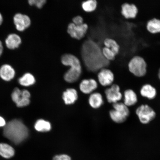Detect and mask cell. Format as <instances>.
Returning <instances> with one entry per match:
<instances>
[{
    "label": "cell",
    "instance_id": "603a6c76",
    "mask_svg": "<svg viewBox=\"0 0 160 160\" xmlns=\"http://www.w3.org/2000/svg\"><path fill=\"white\" fill-rule=\"evenodd\" d=\"M105 47L111 50L117 56L119 54L120 51V46L116 40L112 38H106L104 41Z\"/></svg>",
    "mask_w": 160,
    "mask_h": 160
},
{
    "label": "cell",
    "instance_id": "2e32d148",
    "mask_svg": "<svg viewBox=\"0 0 160 160\" xmlns=\"http://www.w3.org/2000/svg\"><path fill=\"white\" fill-rule=\"evenodd\" d=\"M146 28L152 35L160 33V19L153 18L149 20L146 23Z\"/></svg>",
    "mask_w": 160,
    "mask_h": 160
},
{
    "label": "cell",
    "instance_id": "52a82bcc",
    "mask_svg": "<svg viewBox=\"0 0 160 160\" xmlns=\"http://www.w3.org/2000/svg\"><path fill=\"white\" fill-rule=\"evenodd\" d=\"M13 22L17 31L23 32L30 27L31 18L28 16L21 13H17L14 16Z\"/></svg>",
    "mask_w": 160,
    "mask_h": 160
},
{
    "label": "cell",
    "instance_id": "484cf974",
    "mask_svg": "<svg viewBox=\"0 0 160 160\" xmlns=\"http://www.w3.org/2000/svg\"><path fill=\"white\" fill-rule=\"evenodd\" d=\"M47 1L45 0H29L28 1L30 5L35 6L38 8L41 9L45 4Z\"/></svg>",
    "mask_w": 160,
    "mask_h": 160
},
{
    "label": "cell",
    "instance_id": "6da1fadb",
    "mask_svg": "<svg viewBox=\"0 0 160 160\" xmlns=\"http://www.w3.org/2000/svg\"><path fill=\"white\" fill-rule=\"evenodd\" d=\"M4 136L12 142L19 144L27 139L29 130L21 120L13 119L9 121L4 128Z\"/></svg>",
    "mask_w": 160,
    "mask_h": 160
},
{
    "label": "cell",
    "instance_id": "f546056e",
    "mask_svg": "<svg viewBox=\"0 0 160 160\" xmlns=\"http://www.w3.org/2000/svg\"><path fill=\"white\" fill-rule=\"evenodd\" d=\"M3 51V47L2 43L1 41H0V57L2 54Z\"/></svg>",
    "mask_w": 160,
    "mask_h": 160
},
{
    "label": "cell",
    "instance_id": "7402d4cb",
    "mask_svg": "<svg viewBox=\"0 0 160 160\" xmlns=\"http://www.w3.org/2000/svg\"><path fill=\"white\" fill-rule=\"evenodd\" d=\"M20 85L23 87H29L35 83L36 79L34 76L30 73H25L18 79Z\"/></svg>",
    "mask_w": 160,
    "mask_h": 160
},
{
    "label": "cell",
    "instance_id": "44dd1931",
    "mask_svg": "<svg viewBox=\"0 0 160 160\" xmlns=\"http://www.w3.org/2000/svg\"><path fill=\"white\" fill-rule=\"evenodd\" d=\"M34 127L36 131L45 132L51 131L52 125L49 122L44 119H40L36 122Z\"/></svg>",
    "mask_w": 160,
    "mask_h": 160
},
{
    "label": "cell",
    "instance_id": "277c9868",
    "mask_svg": "<svg viewBox=\"0 0 160 160\" xmlns=\"http://www.w3.org/2000/svg\"><path fill=\"white\" fill-rule=\"evenodd\" d=\"M113 109L109 112L110 117L115 122H124L130 115L129 110L124 103L117 102L113 104Z\"/></svg>",
    "mask_w": 160,
    "mask_h": 160
},
{
    "label": "cell",
    "instance_id": "5bb4252c",
    "mask_svg": "<svg viewBox=\"0 0 160 160\" xmlns=\"http://www.w3.org/2000/svg\"><path fill=\"white\" fill-rule=\"evenodd\" d=\"M22 39L19 35L11 33L8 36L5 41L6 46L8 49L14 50L18 48L21 45Z\"/></svg>",
    "mask_w": 160,
    "mask_h": 160
},
{
    "label": "cell",
    "instance_id": "e0dca14e",
    "mask_svg": "<svg viewBox=\"0 0 160 160\" xmlns=\"http://www.w3.org/2000/svg\"><path fill=\"white\" fill-rule=\"evenodd\" d=\"M88 102L89 105L92 108L98 109L103 103L102 96L99 93L93 92L90 95Z\"/></svg>",
    "mask_w": 160,
    "mask_h": 160
},
{
    "label": "cell",
    "instance_id": "d6986e66",
    "mask_svg": "<svg viewBox=\"0 0 160 160\" xmlns=\"http://www.w3.org/2000/svg\"><path fill=\"white\" fill-rule=\"evenodd\" d=\"M124 103L128 107L134 105L137 102V95L133 90L131 89L126 90L124 93Z\"/></svg>",
    "mask_w": 160,
    "mask_h": 160
},
{
    "label": "cell",
    "instance_id": "83f0119b",
    "mask_svg": "<svg viewBox=\"0 0 160 160\" xmlns=\"http://www.w3.org/2000/svg\"><path fill=\"white\" fill-rule=\"evenodd\" d=\"M72 22L76 25H81L83 23V19L81 16H78L73 18Z\"/></svg>",
    "mask_w": 160,
    "mask_h": 160
},
{
    "label": "cell",
    "instance_id": "3957f363",
    "mask_svg": "<svg viewBox=\"0 0 160 160\" xmlns=\"http://www.w3.org/2000/svg\"><path fill=\"white\" fill-rule=\"evenodd\" d=\"M127 67L130 73L135 77H145L148 71V64L146 60L141 56H134L129 60Z\"/></svg>",
    "mask_w": 160,
    "mask_h": 160
},
{
    "label": "cell",
    "instance_id": "8992f818",
    "mask_svg": "<svg viewBox=\"0 0 160 160\" xmlns=\"http://www.w3.org/2000/svg\"><path fill=\"white\" fill-rule=\"evenodd\" d=\"M88 29V26L87 24L83 23V24L77 25L71 23L68 26L67 32L73 38L80 40L84 37Z\"/></svg>",
    "mask_w": 160,
    "mask_h": 160
},
{
    "label": "cell",
    "instance_id": "30bf717a",
    "mask_svg": "<svg viewBox=\"0 0 160 160\" xmlns=\"http://www.w3.org/2000/svg\"><path fill=\"white\" fill-rule=\"evenodd\" d=\"M11 97L17 107H25L29 104L30 98L18 88H15L13 90Z\"/></svg>",
    "mask_w": 160,
    "mask_h": 160
},
{
    "label": "cell",
    "instance_id": "4316f807",
    "mask_svg": "<svg viewBox=\"0 0 160 160\" xmlns=\"http://www.w3.org/2000/svg\"><path fill=\"white\" fill-rule=\"evenodd\" d=\"M52 160H72V159L69 155L62 154L56 155L53 157Z\"/></svg>",
    "mask_w": 160,
    "mask_h": 160
},
{
    "label": "cell",
    "instance_id": "ba28073f",
    "mask_svg": "<svg viewBox=\"0 0 160 160\" xmlns=\"http://www.w3.org/2000/svg\"><path fill=\"white\" fill-rule=\"evenodd\" d=\"M121 8V15L126 19H135L138 14V8L134 3L126 2L122 4Z\"/></svg>",
    "mask_w": 160,
    "mask_h": 160
},
{
    "label": "cell",
    "instance_id": "7c38bea8",
    "mask_svg": "<svg viewBox=\"0 0 160 160\" xmlns=\"http://www.w3.org/2000/svg\"><path fill=\"white\" fill-rule=\"evenodd\" d=\"M98 87L97 82L93 79L83 80L79 86L80 91L85 94H91Z\"/></svg>",
    "mask_w": 160,
    "mask_h": 160
},
{
    "label": "cell",
    "instance_id": "cb8c5ba5",
    "mask_svg": "<svg viewBox=\"0 0 160 160\" xmlns=\"http://www.w3.org/2000/svg\"><path fill=\"white\" fill-rule=\"evenodd\" d=\"M97 2L95 0H89L83 2L82 7L85 11L91 12L95 11L97 7Z\"/></svg>",
    "mask_w": 160,
    "mask_h": 160
},
{
    "label": "cell",
    "instance_id": "ffe728a7",
    "mask_svg": "<svg viewBox=\"0 0 160 160\" xmlns=\"http://www.w3.org/2000/svg\"><path fill=\"white\" fill-rule=\"evenodd\" d=\"M15 154V151L11 145L5 143H0V156L5 159L12 158Z\"/></svg>",
    "mask_w": 160,
    "mask_h": 160
},
{
    "label": "cell",
    "instance_id": "ac0fdd59",
    "mask_svg": "<svg viewBox=\"0 0 160 160\" xmlns=\"http://www.w3.org/2000/svg\"><path fill=\"white\" fill-rule=\"evenodd\" d=\"M140 93L143 97L149 99L155 98L157 95V91L155 88L149 84H146L142 87Z\"/></svg>",
    "mask_w": 160,
    "mask_h": 160
},
{
    "label": "cell",
    "instance_id": "5b68a950",
    "mask_svg": "<svg viewBox=\"0 0 160 160\" xmlns=\"http://www.w3.org/2000/svg\"><path fill=\"white\" fill-rule=\"evenodd\" d=\"M136 114L141 122L147 124L155 118L156 113L153 109L148 105L140 106L136 110Z\"/></svg>",
    "mask_w": 160,
    "mask_h": 160
},
{
    "label": "cell",
    "instance_id": "9c48e42d",
    "mask_svg": "<svg viewBox=\"0 0 160 160\" xmlns=\"http://www.w3.org/2000/svg\"><path fill=\"white\" fill-rule=\"evenodd\" d=\"M105 93L107 101L109 103L118 102L122 98L119 86L117 84L112 85L111 87L106 89Z\"/></svg>",
    "mask_w": 160,
    "mask_h": 160
},
{
    "label": "cell",
    "instance_id": "8fae6325",
    "mask_svg": "<svg viewBox=\"0 0 160 160\" xmlns=\"http://www.w3.org/2000/svg\"><path fill=\"white\" fill-rule=\"evenodd\" d=\"M98 79L100 84L103 87L112 85L114 81V75L111 70L102 69L98 75Z\"/></svg>",
    "mask_w": 160,
    "mask_h": 160
},
{
    "label": "cell",
    "instance_id": "f1b7e54d",
    "mask_svg": "<svg viewBox=\"0 0 160 160\" xmlns=\"http://www.w3.org/2000/svg\"><path fill=\"white\" fill-rule=\"evenodd\" d=\"M7 124L4 119L0 116V127H5Z\"/></svg>",
    "mask_w": 160,
    "mask_h": 160
},
{
    "label": "cell",
    "instance_id": "7a4b0ae2",
    "mask_svg": "<svg viewBox=\"0 0 160 160\" xmlns=\"http://www.w3.org/2000/svg\"><path fill=\"white\" fill-rule=\"evenodd\" d=\"M61 62L70 69L64 75V79L69 83H73L78 81L82 73V67L79 60L75 56L67 54L62 56Z\"/></svg>",
    "mask_w": 160,
    "mask_h": 160
},
{
    "label": "cell",
    "instance_id": "d4e9b609",
    "mask_svg": "<svg viewBox=\"0 0 160 160\" xmlns=\"http://www.w3.org/2000/svg\"><path fill=\"white\" fill-rule=\"evenodd\" d=\"M102 53L104 57L108 61H113L115 59L116 55L111 50L105 47L103 48Z\"/></svg>",
    "mask_w": 160,
    "mask_h": 160
},
{
    "label": "cell",
    "instance_id": "4fadbf2b",
    "mask_svg": "<svg viewBox=\"0 0 160 160\" xmlns=\"http://www.w3.org/2000/svg\"><path fill=\"white\" fill-rule=\"evenodd\" d=\"M15 74L14 69L11 65L5 64L0 68V77L4 81H11L15 77Z\"/></svg>",
    "mask_w": 160,
    "mask_h": 160
},
{
    "label": "cell",
    "instance_id": "1f68e13d",
    "mask_svg": "<svg viewBox=\"0 0 160 160\" xmlns=\"http://www.w3.org/2000/svg\"><path fill=\"white\" fill-rule=\"evenodd\" d=\"M158 77L159 79L160 80V67L158 69Z\"/></svg>",
    "mask_w": 160,
    "mask_h": 160
},
{
    "label": "cell",
    "instance_id": "9a60e30c",
    "mask_svg": "<svg viewBox=\"0 0 160 160\" xmlns=\"http://www.w3.org/2000/svg\"><path fill=\"white\" fill-rule=\"evenodd\" d=\"M78 96V92L75 89L68 88L63 92L62 99L65 104L71 105L75 103L77 101Z\"/></svg>",
    "mask_w": 160,
    "mask_h": 160
},
{
    "label": "cell",
    "instance_id": "4dcf8cb0",
    "mask_svg": "<svg viewBox=\"0 0 160 160\" xmlns=\"http://www.w3.org/2000/svg\"><path fill=\"white\" fill-rule=\"evenodd\" d=\"M3 22V17L2 14L0 12V26H1Z\"/></svg>",
    "mask_w": 160,
    "mask_h": 160
}]
</instances>
